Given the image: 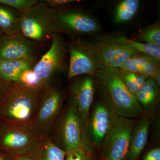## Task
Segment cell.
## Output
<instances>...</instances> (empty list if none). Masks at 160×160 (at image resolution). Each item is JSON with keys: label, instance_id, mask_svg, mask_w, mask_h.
<instances>
[{"label": "cell", "instance_id": "1", "mask_svg": "<svg viewBox=\"0 0 160 160\" xmlns=\"http://www.w3.org/2000/svg\"><path fill=\"white\" fill-rule=\"evenodd\" d=\"M42 92L18 82L5 83L0 94V122L29 126L37 111Z\"/></svg>", "mask_w": 160, "mask_h": 160}, {"label": "cell", "instance_id": "2", "mask_svg": "<svg viewBox=\"0 0 160 160\" xmlns=\"http://www.w3.org/2000/svg\"><path fill=\"white\" fill-rule=\"evenodd\" d=\"M93 78L102 100L115 114L131 119H138L145 115L135 96L119 77L116 69H99L95 73Z\"/></svg>", "mask_w": 160, "mask_h": 160}, {"label": "cell", "instance_id": "3", "mask_svg": "<svg viewBox=\"0 0 160 160\" xmlns=\"http://www.w3.org/2000/svg\"><path fill=\"white\" fill-rule=\"evenodd\" d=\"M20 13L21 34L40 48L50 45L55 36L61 34L55 10L44 1Z\"/></svg>", "mask_w": 160, "mask_h": 160}, {"label": "cell", "instance_id": "4", "mask_svg": "<svg viewBox=\"0 0 160 160\" xmlns=\"http://www.w3.org/2000/svg\"><path fill=\"white\" fill-rule=\"evenodd\" d=\"M49 137L56 146L66 152L84 147L89 149L84 142L82 124L69 101L61 110Z\"/></svg>", "mask_w": 160, "mask_h": 160}, {"label": "cell", "instance_id": "5", "mask_svg": "<svg viewBox=\"0 0 160 160\" xmlns=\"http://www.w3.org/2000/svg\"><path fill=\"white\" fill-rule=\"evenodd\" d=\"M67 43L62 34L53 37L49 49L35 64L32 69L43 91L52 85V80L67 67Z\"/></svg>", "mask_w": 160, "mask_h": 160}, {"label": "cell", "instance_id": "6", "mask_svg": "<svg viewBox=\"0 0 160 160\" xmlns=\"http://www.w3.org/2000/svg\"><path fill=\"white\" fill-rule=\"evenodd\" d=\"M43 137L29 126L0 122V150L15 157L31 153Z\"/></svg>", "mask_w": 160, "mask_h": 160}, {"label": "cell", "instance_id": "7", "mask_svg": "<svg viewBox=\"0 0 160 160\" xmlns=\"http://www.w3.org/2000/svg\"><path fill=\"white\" fill-rule=\"evenodd\" d=\"M64 99L63 92L52 85L44 90L38 108L29 127L42 137L49 136L59 115Z\"/></svg>", "mask_w": 160, "mask_h": 160}, {"label": "cell", "instance_id": "8", "mask_svg": "<svg viewBox=\"0 0 160 160\" xmlns=\"http://www.w3.org/2000/svg\"><path fill=\"white\" fill-rule=\"evenodd\" d=\"M55 11L61 34L82 38L94 35L101 31L98 20L84 9L70 5Z\"/></svg>", "mask_w": 160, "mask_h": 160}, {"label": "cell", "instance_id": "9", "mask_svg": "<svg viewBox=\"0 0 160 160\" xmlns=\"http://www.w3.org/2000/svg\"><path fill=\"white\" fill-rule=\"evenodd\" d=\"M137 120L114 114L109 131L100 147L106 160L126 158L132 131Z\"/></svg>", "mask_w": 160, "mask_h": 160}, {"label": "cell", "instance_id": "10", "mask_svg": "<svg viewBox=\"0 0 160 160\" xmlns=\"http://www.w3.org/2000/svg\"><path fill=\"white\" fill-rule=\"evenodd\" d=\"M67 46L69 55V80L80 76H93L98 70L105 68L96 58L86 39L73 38L67 43Z\"/></svg>", "mask_w": 160, "mask_h": 160}, {"label": "cell", "instance_id": "11", "mask_svg": "<svg viewBox=\"0 0 160 160\" xmlns=\"http://www.w3.org/2000/svg\"><path fill=\"white\" fill-rule=\"evenodd\" d=\"M71 80L69 102L79 119L84 134L94 99L96 87L94 78L92 76L83 75Z\"/></svg>", "mask_w": 160, "mask_h": 160}, {"label": "cell", "instance_id": "12", "mask_svg": "<svg viewBox=\"0 0 160 160\" xmlns=\"http://www.w3.org/2000/svg\"><path fill=\"white\" fill-rule=\"evenodd\" d=\"M114 114L102 100L96 103L89 115L83 134L84 142L87 147H101L109 131Z\"/></svg>", "mask_w": 160, "mask_h": 160}, {"label": "cell", "instance_id": "13", "mask_svg": "<svg viewBox=\"0 0 160 160\" xmlns=\"http://www.w3.org/2000/svg\"><path fill=\"white\" fill-rule=\"evenodd\" d=\"M40 47L22 35L0 36V61H32L37 58Z\"/></svg>", "mask_w": 160, "mask_h": 160}, {"label": "cell", "instance_id": "14", "mask_svg": "<svg viewBox=\"0 0 160 160\" xmlns=\"http://www.w3.org/2000/svg\"><path fill=\"white\" fill-rule=\"evenodd\" d=\"M87 41L96 58L105 68L118 57L132 49L118 42L115 35L101 36Z\"/></svg>", "mask_w": 160, "mask_h": 160}, {"label": "cell", "instance_id": "15", "mask_svg": "<svg viewBox=\"0 0 160 160\" xmlns=\"http://www.w3.org/2000/svg\"><path fill=\"white\" fill-rule=\"evenodd\" d=\"M150 120L144 115L137 119L132 131L127 157L129 160H136L146 146L149 135Z\"/></svg>", "mask_w": 160, "mask_h": 160}, {"label": "cell", "instance_id": "16", "mask_svg": "<svg viewBox=\"0 0 160 160\" xmlns=\"http://www.w3.org/2000/svg\"><path fill=\"white\" fill-rule=\"evenodd\" d=\"M120 69L142 73L147 78L153 79L157 73L160 72V61L138 52L132 55Z\"/></svg>", "mask_w": 160, "mask_h": 160}, {"label": "cell", "instance_id": "17", "mask_svg": "<svg viewBox=\"0 0 160 160\" xmlns=\"http://www.w3.org/2000/svg\"><path fill=\"white\" fill-rule=\"evenodd\" d=\"M20 12L0 3V36L21 34Z\"/></svg>", "mask_w": 160, "mask_h": 160}, {"label": "cell", "instance_id": "18", "mask_svg": "<svg viewBox=\"0 0 160 160\" xmlns=\"http://www.w3.org/2000/svg\"><path fill=\"white\" fill-rule=\"evenodd\" d=\"M28 155L32 160H65L66 152L56 146L49 136H46Z\"/></svg>", "mask_w": 160, "mask_h": 160}, {"label": "cell", "instance_id": "19", "mask_svg": "<svg viewBox=\"0 0 160 160\" xmlns=\"http://www.w3.org/2000/svg\"><path fill=\"white\" fill-rule=\"evenodd\" d=\"M36 62L32 61H0V80L5 83L18 82L22 72L33 68Z\"/></svg>", "mask_w": 160, "mask_h": 160}, {"label": "cell", "instance_id": "20", "mask_svg": "<svg viewBox=\"0 0 160 160\" xmlns=\"http://www.w3.org/2000/svg\"><path fill=\"white\" fill-rule=\"evenodd\" d=\"M135 97L145 115L146 112L151 110L158 101V86L153 79L149 78L137 92Z\"/></svg>", "mask_w": 160, "mask_h": 160}, {"label": "cell", "instance_id": "21", "mask_svg": "<svg viewBox=\"0 0 160 160\" xmlns=\"http://www.w3.org/2000/svg\"><path fill=\"white\" fill-rule=\"evenodd\" d=\"M117 41L121 44L134 49L138 52L149 55L151 57L160 60V46L138 42L123 36L116 35Z\"/></svg>", "mask_w": 160, "mask_h": 160}, {"label": "cell", "instance_id": "22", "mask_svg": "<svg viewBox=\"0 0 160 160\" xmlns=\"http://www.w3.org/2000/svg\"><path fill=\"white\" fill-rule=\"evenodd\" d=\"M116 69L119 77L126 88L134 96L146 80L149 78L142 73L126 71L120 69Z\"/></svg>", "mask_w": 160, "mask_h": 160}, {"label": "cell", "instance_id": "23", "mask_svg": "<svg viewBox=\"0 0 160 160\" xmlns=\"http://www.w3.org/2000/svg\"><path fill=\"white\" fill-rule=\"evenodd\" d=\"M139 6L138 0H124L118 5L115 11L114 20L116 22H128L133 18Z\"/></svg>", "mask_w": 160, "mask_h": 160}, {"label": "cell", "instance_id": "24", "mask_svg": "<svg viewBox=\"0 0 160 160\" xmlns=\"http://www.w3.org/2000/svg\"><path fill=\"white\" fill-rule=\"evenodd\" d=\"M137 38L144 43L160 46V24L158 21L140 30Z\"/></svg>", "mask_w": 160, "mask_h": 160}, {"label": "cell", "instance_id": "25", "mask_svg": "<svg viewBox=\"0 0 160 160\" xmlns=\"http://www.w3.org/2000/svg\"><path fill=\"white\" fill-rule=\"evenodd\" d=\"M18 82L29 89L42 92L39 82L32 68L25 70L22 72Z\"/></svg>", "mask_w": 160, "mask_h": 160}, {"label": "cell", "instance_id": "26", "mask_svg": "<svg viewBox=\"0 0 160 160\" xmlns=\"http://www.w3.org/2000/svg\"><path fill=\"white\" fill-rule=\"evenodd\" d=\"M39 2L38 0H0V3L20 12L33 7Z\"/></svg>", "mask_w": 160, "mask_h": 160}, {"label": "cell", "instance_id": "27", "mask_svg": "<svg viewBox=\"0 0 160 160\" xmlns=\"http://www.w3.org/2000/svg\"><path fill=\"white\" fill-rule=\"evenodd\" d=\"M90 149L82 148L66 152L65 160H91Z\"/></svg>", "mask_w": 160, "mask_h": 160}, {"label": "cell", "instance_id": "28", "mask_svg": "<svg viewBox=\"0 0 160 160\" xmlns=\"http://www.w3.org/2000/svg\"><path fill=\"white\" fill-rule=\"evenodd\" d=\"M44 1L49 7L54 10L69 6L72 3L81 2L76 0H45Z\"/></svg>", "mask_w": 160, "mask_h": 160}, {"label": "cell", "instance_id": "29", "mask_svg": "<svg viewBox=\"0 0 160 160\" xmlns=\"http://www.w3.org/2000/svg\"><path fill=\"white\" fill-rule=\"evenodd\" d=\"M144 160H160V148H154L149 151L145 156Z\"/></svg>", "mask_w": 160, "mask_h": 160}, {"label": "cell", "instance_id": "30", "mask_svg": "<svg viewBox=\"0 0 160 160\" xmlns=\"http://www.w3.org/2000/svg\"><path fill=\"white\" fill-rule=\"evenodd\" d=\"M15 158L7 152L0 150V160H14Z\"/></svg>", "mask_w": 160, "mask_h": 160}, {"label": "cell", "instance_id": "31", "mask_svg": "<svg viewBox=\"0 0 160 160\" xmlns=\"http://www.w3.org/2000/svg\"><path fill=\"white\" fill-rule=\"evenodd\" d=\"M14 160H32L29 155L21 156L17 157L15 158Z\"/></svg>", "mask_w": 160, "mask_h": 160}, {"label": "cell", "instance_id": "32", "mask_svg": "<svg viewBox=\"0 0 160 160\" xmlns=\"http://www.w3.org/2000/svg\"><path fill=\"white\" fill-rule=\"evenodd\" d=\"M5 82H3L1 80H0V94L2 92V90L3 86H4V84Z\"/></svg>", "mask_w": 160, "mask_h": 160}]
</instances>
